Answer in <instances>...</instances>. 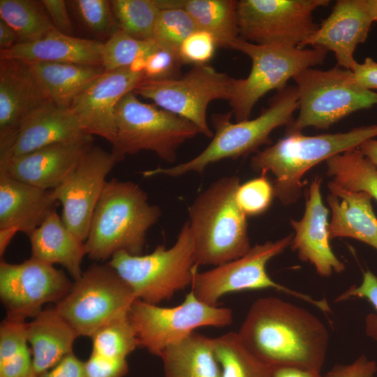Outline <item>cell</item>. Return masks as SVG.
Segmentation results:
<instances>
[{"mask_svg": "<svg viewBox=\"0 0 377 377\" xmlns=\"http://www.w3.org/2000/svg\"><path fill=\"white\" fill-rule=\"evenodd\" d=\"M28 343L31 347L34 377H38L73 353L79 337L55 307L43 309L26 323Z\"/></svg>", "mask_w": 377, "mask_h": 377, "instance_id": "484cf974", "label": "cell"}, {"mask_svg": "<svg viewBox=\"0 0 377 377\" xmlns=\"http://www.w3.org/2000/svg\"><path fill=\"white\" fill-rule=\"evenodd\" d=\"M298 94V115L286 126V134L308 127L327 129L358 110L377 105V92L355 80L351 70L336 66L306 69L293 79Z\"/></svg>", "mask_w": 377, "mask_h": 377, "instance_id": "ba28073f", "label": "cell"}, {"mask_svg": "<svg viewBox=\"0 0 377 377\" xmlns=\"http://www.w3.org/2000/svg\"><path fill=\"white\" fill-rule=\"evenodd\" d=\"M240 184L237 176L221 177L188 207L196 265L215 267L242 256L251 247L247 216L236 200Z\"/></svg>", "mask_w": 377, "mask_h": 377, "instance_id": "3957f363", "label": "cell"}, {"mask_svg": "<svg viewBox=\"0 0 377 377\" xmlns=\"http://www.w3.org/2000/svg\"><path fill=\"white\" fill-rule=\"evenodd\" d=\"M135 300L112 267L93 264L75 280L55 309L78 336L91 337L104 325L127 316Z\"/></svg>", "mask_w": 377, "mask_h": 377, "instance_id": "8fae6325", "label": "cell"}, {"mask_svg": "<svg viewBox=\"0 0 377 377\" xmlns=\"http://www.w3.org/2000/svg\"><path fill=\"white\" fill-rule=\"evenodd\" d=\"M272 377H324L318 371L297 367L281 366L273 367Z\"/></svg>", "mask_w": 377, "mask_h": 377, "instance_id": "681fc988", "label": "cell"}, {"mask_svg": "<svg viewBox=\"0 0 377 377\" xmlns=\"http://www.w3.org/2000/svg\"><path fill=\"white\" fill-rule=\"evenodd\" d=\"M54 28L59 32L73 36V27L66 2L64 0H42Z\"/></svg>", "mask_w": 377, "mask_h": 377, "instance_id": "bcb514c9", "label": "cell"}, {"mask_svg": "<svg viewBox=\"0 0 377 377\" xmlns=\"http://www.w3.org/2000/svg\"><path fill=\"white\" fill-rule=\"evenodd\" d=\"M52 190L16 180L0 171V229L14 228L28 236L55 209Z\"/></svg>", "mask_w": 377, "mask_h": 377, "instance_id": "603a6c76", "label": "cell"}, {"mask_svg": "<svg viewBox=\"0 0 377 377\" xmlns=\"http://www.w3.org/2000/svg\"><path fill=\"white\" fill-rule=\"evenodd\" d=\"M373 22L364 0H338L329 16L299 47L331 51L338 66L352 71L357 62L355 49L367 40Z\"/></svg>", "mask_w": 377, "mask_h": 377, "instance_id": "44dd1931", "label": "cell"}, {"mask_svg": "<svg viewBox=\"0 0 377 377\" xmlns=\"http://www.w3.org/2000/svg\"><path fill=\"white\" fill-rule=\"evenodd\" d=\"M29 237L31 258L61 265L75 280L80 277L82 260L87 255L84 242L67 228L56 209Z\"/></svg>", "mask_w": 377, "mask_h": 377, "instance_id": "4316f807", "label": "cell"}, {"mask_svg": "<svg viewBox=\"0 0 377 377\" xmlns=\"http://www.w3.org/2000/svg\"><path fill=\"white\" fill-rule=\"evenodd\" d=\"M93 145V135L53 144L0 163V171L22 182L53 190L74 171Z\"/></svg>", "mask_w": 377, "mask_h": 377, "instance_id": "d6986e66", "label": "cell"}, {"mask_svg": "<svg viewBox=\"0 0 377 377\" xmlns=\"http://www.w3.org/2000/svg\"><path fill=\"white\" fill-rule=\"evenodd\" d=\"M18 230L14 228L0 229V256L3 255L7 246Z\"/></svg>", "mask_w": 377, "mask_h": 377, "instance_id": "f5cc1de1", "label": "cell"}, {"mask_svg": "<svg viewBox=\"0 0 377 377\" xmlns=\"http://www.w3.org/2000/svg\"><path fill=\"white\" fill-rule=\"evenodd\" d=\"M130 287L135 297L158 304L191 285L198 270L188 222L170 248L158 245L147 255L114 253L108 263Z\"/></svg>", "mask_w": 377, "mask_h": 377, "instance_id": "8992f818", "label": "cell"}, {"mask_svg": "<svg viewBox=\"0 0 377 377\" xmlns=\"http://www.w3.org/2000/svg\"><path fill=\"white\" fill-rule=\"evenodd\" d=\"M299 101L295 86H287L277 91L268 106L252 119L231 121L230 112L213 114L211 123L214 130L209 145L191 159L168 168L158 167L141 171L144 177L166 175L177 177L189 172H202L209 165L226 158L237 159L257 152L270 144L271 133L276 128L288 126L294 120Z\"/></svg>", "mask_w": 377, "mask_h": 377, "instance_id": "5b68a950", "label": "cell"}, {"mask_svg": "<svg viewBox=\"0 0 377 377\" xmlns=\"http://www.w3.org/2000/svg\"><path fill=\"white\" fill-rule=\"evenodd\" d=\"M19 43L14 30L0 19V50H6Z\"/></svg>", "mask_w": 377, "mask_h": 377, "instance_id": "f907efd6", "label": "cell"}, {"mask_svg": "<svg viewBox=\"0 0 377 377\" xmlns=\"http://www.w3.org/2000/svg\"><path fill=\"white\" fill-rule=\"evenodd\" d=\"M92 353L113 359H126L139 346L128 316L114 320L98 329L91 337Z\"/></svg>", "mask_w": 377, "mask_h": 377, "instance_id": "8d00e7d4", "label": "cell"}, {"mask_svg": "<svg viewBox=\"0 0 377 377\" xmlns=\"http://www.w3.org/2000/svg\"><path fill=\"white\" fill-rule=\"evenodd\" d=\"M165 377H221L212 338L193 332L161 354Z\"/></svg>", "mask_w": 377, "mask_h": 377, "instance_id": "f1b7e54d", "label": "cell"}, {"mask_svg": "<svg viewBox=\"0 0 377 377\" xmlns=\"http://www.w3.org/2000/svg\"><path fill=\"white\" fill-rule=\"evenodd\" d=\"M321 178L314 177L306 191L305 209L301 219H290L294 235L290 244L303 262L312 264L316 272L327 277L341 273L346 266L332 251L329 237L328 209L323 202Z\"/></svg>", "mask_w": 377, "mask_h": 377, "instance_id": "ffe728a7", "label": "cell"}, {"mask_svg": "<svg viewBox=\"0 0 377 377\" xmlns=\"http://www.w3.org/2000/svg\"><path fill=\"white\" fill-rule=\"evenodd\" d=\"M91 135L84 131L68 108L51 103L28 121L4 147L0 163L59 142Z\"/></svg>", "mask_w": 377, "mask_h": 377, "instance_id": "7402d4cb", "label": "cell"}, {"mask_svg": "<svg viewBox=\"0 0 377 377\" xmlns=\"http://www.w3.org/2000/svg\"><path fill=\"white\" fill-rule=\"evenodd\" d=\"M81 22L92 32L108 38L119 29L110 1H69Z\"/></svg>", "mask_w": 377, "mask_h": 377, "instance_id": "f35d334b", "label": "cell"}, {"mask_svg": "<svg viewBox=\"0 0 377 377\" xmlns=\"http://www.w3.org/2000/svg\"><path fill=\"white\" fill-rule=\"evenodd\" d=\"M183 65L179 52L160 47L145 59L144 80H163L177 77Z\"/></svg>", "mask_w": 377, "mask_h": 377, "instance_id": "b9f144b4", "label": "cell"}, {"mask_svg": "<svg viewBox=\"0 0 377 377\" xmlns=\"http://www.w3.org/2000/svg\"><path fill=\"white\" fill-rule=\"evenodd\" d=\"M87 377H124L128 371L126 359H113L94 353L84 362Z\"/></svg>", "mask_w": 377, "mask_h": 377, "instance_id": "ee69618b", "label": "cell"}, {"mask_svg": "<svg viewBox=\"0 0 377 377\" xmlns=\"http://www.w3.org/2000/svg\"><path fill=\"white\" fill-rule=\"evenodd\" d=\"M274 198L272 182L265 174L240 184L236 192L237 202L246 216H256L265 212Z\"/></svg>", "mask_w": 377, "mask_h": 377, "instance_id": "ab89813d", "label": "cell"}, {"mask_svg": "<svg viewBox=\"0 0 377 377\" xmlns=\"http://www.w3.org/2000/svg\"><path fill=\"white\" fill-rule=\"evenodd\" d=\"M237 334L253 355L272 367L320 371L329 346L328 331L318 317L276 297L256 300Z\"/></svg>", "mask_w": 377, "mask_h": 377, "instance_id": "6da1fadb", "label": "cell"}, {"mask_svg": "<svg viewBox=\"0 0 377 377\" xmlns=\"http://www.w3.org/2000/svg\"><path fill=\"white\" fill-rule=\"evenodd\" d=\"M162 8L168 6L185 10L198 29L212 34L219 47L231 48L239 38L237 1L234 0H161Z\"/></svg>", "mask_w": 377, "mask_h": 377, "instance_id": "f546056e", "label": "cell"}, {"mask_svg": "<svg viewBox=\"0 0 377 377\" xmlns=\"http://www.w3.org/2000/svg\"><path fill=\"white\" fill-rule=\"evenodd\" d=\"M103 45L99 40L76 38L54 29L38 40L0 50V58L102 66Z\"/></svg>", "mask_w": 377, "mask_h": 377, "instance_id": "d4e9b609", "label": "cell"}, {"mask_svg": "<svg viewBox=\"0 0 377 377\" xmlns=\"http://www.w3.org/2000/svg\"><path fill=\"white\" fill-rule=\"evenodd\" d=\"M327 175L338 186L351 192H364L377 201V167L359 147L325 161Z\"/></svg>", "mask_w": 377, "mask_h": 377, "instance_id": "4dcf8cb0", "label": "cell"}, {"mask_svg": "<svg viewBox=\"0 0 377 377\" xmlns=\"http://www.w3.org/2000/svg\"><path fill=\"white\" fill-rule=\"evenodd\" d=\"M359 149L377 167V139L371 138L362 142Z\"/></svg>", "mask_w": 377, "mask_h": 377, "instance_id": "816d5d0a", "label": "cell"}, {"mask_svg": "<svg viewBox=\"0 0 377 377\" xmlns=\"http://www.w3.org/2000/svg\"><path fill=\"white\" fill-rule=\"evenodd\" d=\"M26 323L5 318L0 326V377H34Z\"/></svg>", "mask_w": 377, "mask_h": 377, "instance_id": "836d02e7", "label": "cell"}, {"mask_svg": "<svg viewBox=\"0 0 377 377\" xmlns=\"http://www.w3.org/2000/svg\"><path fill=\"white\" fill-rule=\"evenodd\" d=\"M328 0L237 1L239 38L258 45L300 47L318 28L313 17Z\"/></svg>", "mask_w": 377, "mask_h": 377, "instance_id": "5bb4252c", "label": "cell"}, {"mask_svg": "<svg viewBox=\"0 0 377 377\" xmlns=\"http://www.w3.org/2000/svg\"><path fill=\"white\" fill-rule=\"evenodd\" d=\"M251 60L245 78H234L230 112L236 121L249 119L253 107L268 92L282 90L302 71L324 63L327 52L286 45H258L239 38L231 46Z\"/></svg>", "mask_w": 377, "mask_h": 377, "instance_id": "52a82bcc", "label": "cell"}, {"mask_svg": "<svg viewBox=\"0 0 377 377\" xmlns=\"http://www.w3.org/2000/svg\"><path fill=\"white\" fill-rule=\"evenodd\" d=\"M161 214L138 184L115 178L107 181L84 242L87 255L96 261L110 259L119 251L142 255L147 232Z\"/></svg>", "mask_w": 377, "mask_h": 377, "instance_id": "7a4b0ae2", "label": "cell"}, {"mask_svg": "<svg viewBox=\"0 0 377 377\" xmlns=\"http://www.w3.org/2000/svg\"><path fill=\"white\" fill-rule=\"evenodd\" d=\"M197 29L193 20L185 10L164 7L156 18L153 40L160 47L179 52L182 43Z\"/></svg>", "mask_w": 377, "mask_h": 377, "instance_id": "74e56055", "label": "cell"}, {"mask_svg": "<svg viewBox=\"0 0 377 377\" xmlns=\"http://www.w3.org/2000/svg\"><path fill=\"white\" fill-rule=\"evenodd\" d=\"M128 317L139 346L157 356L198 327H223L230 325L233 320L230 309L205 304L192 290L182 303L172 307H162L136 299Z\"/></svg>", "mask_w": 377, "mask_h": 377, "instance_id": "7c38bea8", "label": "cell"}, {"mask_svg": "<svg viewBox=\"0 0 377 377\" xmlns=\"http://www.w3.org/2000/svg\"><path fill=\"white\" fill-rule=\"evenodd\" d=\"M326 200L332 217L328 232L330 240L337 237L352 238L377 250V217L373 210L371 195L364 192L346 191L332 181Z\"/></svg>", "mask_w": 377, "mask_h": 377, "instance_id": "cb8c5ba5", "label": "cell"}, {"mask_svg": "<svg viewBox=\"0 0 377 377\" xmlns=\"http://www.w3.org/2000/svg\"><path fill=\"white\" fill-rule=\"evenodd\" d=\"M217 47L212 34L197 29L182 43L179 55L183 64L205 65L212 59Z\"/></svg>", "mask_w": 377, "mask_h": 377, "instance_id": "60d3db41", "label": "cell"}, {"mask_svg": "<svg viewBox=\"0 0 377 377\" xmlns=\"http://www.w3.org/2000/svg\"><path fill=\"white\" fill-rule=\"evenodd\" d=\"M353 297L366 299L377 311V276L372 272L365 271L360 284L350 286L340 294L335 302H340ZM365 328L367 334L377 341V314L367 315Z\"/></svg>", "mask_w": 377, "mask_h": 377, "instance_id": "7bdbcfd3", "label": "cell"}, {"mask_svg": "<svg viewBox=\"0 0 377 377\" xmlns=\"http://www.w3.org/2000/svg\"><path fill=\"white\" fill-rule=\"evenodd\" d=\"M143 80L142 71L131 67L105 72L75 98L68 109L84 131L112 145L116 138V107Z\"/></svg>", "mask_w": 377, "mask_h": 377, "instance_id": "e0dca14e", "label": "cell"}, {"mask_svg": "<svg viewBox=\"0 0 377 377\" xmlns=\"http://www.w3.org/2000/svg\"><path fill=\"white\" fill-rule=\"evenodd\" d=\"M364 3L373 22H377V0H364Z\"/></svg>", "mask_w": 377, "mask_h": 377, "instance_id": "db71d44e", "label": "cell"}, {"mask_svg": "<svg viewBox=\"0 0 377 377\" xmlns=\"http://www.w3.org/2000/svg\"><path fill=\"white\" fill-rule=\"evenodd\" d=\"M117 163L111 151L93 145L74 171L52 196L62 205L61 219L67 228L85 242L96 204L107 182L106 177Z\"/></svg>", "mask_w": 377, "mask_h": 377, "instance_id": "2e32d148", "label": "cell"}, {"mask_svg": "<svg viewBox=\"0 0 377 377\" xmlns=\"http://www.w3.org/2000/svg\"><path fill=\"white\" fill-rule=\"evenodd\" d=\"M293 233L251 246L242 256L202 272H195L191 290L202 302L216 306L225 295L244 290L274 289L302 300L325 313L332 312L325 299L316 300L274 281L267 274V264L283 253L292 242Z\"/></svg>", "mask_w": 377, "mask_h": 377, "instance_id": "30bf717a", "label": "cell"}, {"mask_svg": "<svg viewBox=\"0 0 377 377\" xmlns=\"http://www.w3.org/2000/svg\"><path fill=\"white\" fill-rule=\"evenodd\" d=\"M0 19L15 32L19 43H32L56 29L42 2L0 0Z\"/></svg>", "mask_w": 377, "mask_h": 377, "instance_id": "1f68e13d", "label": "cell"}, {"mask_svg": "<svg viewBox=\"0 0 377 377\" xmlns=\"http://www.w3.org/2000/svg\"><path fill=\"white\" fill-rule=\"evenodd\" d=\"M38 377H87L84 362L80 360L73 353L66 355L52 369Z\"/></svg>", "mask_w": 377, "mask_h": 377, "instance_id": "7dc6e473", "label": "cell"}, {"mask_svg": "<svg viewBox=\"0 0 377 377\" xmlns=\"http://www.w3.org/2000/svg\"><path fill=\"white\" fill-rule=\"evenodd\" d=\"M376 137L377 124L336 133L286 134L274 144L258 151L251 157L250 166L260 175L272 174L274 197L283 205H290L300 198L304 185L302 179L311 168Z\"/></svg>", "mask_w": 377, "mask_h": 377, "instance_id": "277c9868", "label": "cell"}, {"mask_svg": "<svg viewBox=\"0 0 377 377\" xmlns=\"http://www.w3.org/2000/svg\"><path fill=\"white\" fill-rule=\"evenodd\" d=\"M376 372V362L361 355L349 364L335 365L325 377H374Z\"/></svg>", "mask_w": 377, "mask_h": 377, "instance_id": "f6af8a7d", "label": "cell"}, {"mask_svg": "<svg viewBox=\"0 0 377 377\" xmlns=\"http://www.w3.org/2000/svg\"><path fill=\"white\" fill-rule=\"evenodd\" d=\"M27 63L51 101L68 109L76 96L105 72L100 65Z\"/></svg>", "mask_w": 377, "mask_h": 377, "instance_id": "83f0119b", "label": "cell"}, {"mask_svg": "<svg viewBox=\"0 0 377 377\" xmlns=\"http://www.w3.org/2000/svg\"><path fill=\"white\" fill-rule=\"evenodd\" d=\"M72 284L64 272L33 258L20 264L0 263V297L10 320L34 318L45 304L60 302Z\"/></svg>", "mask_w": 377, "mask_h": 377, "instance_id": "9a60e30c", "label": "cell"}, {"mask_svg": "<svg viewBox=\"0 0 377 377\" xmlns=\"http://www.w3.org/2000/svg\"><path fill=\"white\" fill-rule=\"evenodd\" d=\"M212 342L221 377H272L273 367L253 355L237 332L212 338Z\"/></svg>", "mask_w": 377, "mask_h": 377, "instance_id": "d6a6232c", "label": "cell"}, {"mask_svg": "<svg viewBox=\"0 0 377 377\" xmlns=\"http://www.w3.org/2000/svg\"><path fill=\"white\" fill-rule=\"evenodd\" d=\"M119 29L136 39L154 40V29L161 6L159 0L110 1Z\"/></svg>", "mask_w": 377, "mask_h": 377, "instance_id": "e575fe53", "label": "cell"}, {"mask_svg": "<svg viewBox=\"0 0 377 377\" xmlns=\"http://www.w3.org/2000/svg\"><path fill=\"white\" fill-rule=\"evenodd\" d=\"M352 72L360 86L371 91L377 89V62L371 57H367L362 63L357 62Z\"/></svg>", "mask_w": 377, "mask_h": 377, "instance_id": "c3c4849f", "label": "cell"}, {"mask_svg": "<svg viewBox=\"0 0 377 377\" xmlns=\"http://www.w3.org/2000/svg\"><path fill=\"white\" fill-rule=\"evenodd\" d=\"M234 78L209 66H193L182 76L163 80H143L133 92L157 106L194 124L200 133L212 138L207 118L209 104L229 101Z\"/></svg>", "mask_w": 377, "mask_h": 377, "instance_id": "4fadbf2b", "label": "cell"}, {"mask_svg": "<svg viewBox=\"0 0 377 377\" xmlns=\"http://www.w3.org/2000/svg\"><path fill=\"white\" fill-rule=\"evenodd\" d=\"M51 103L27 62L0 58V148Z\"/></svg>", "mask_w": 377, "mask_h": 377, "instance_id": "ac0fdd59", "label": "cell"}, {"mask_svg": "<svg viewBox=\"0 0 377 377\" xmlns=\"http://www.w3.org/2000/svg\"><path fill=\"white\" fill-rule=\"evenodd\" d=\"M158 46L154 40H142L119 29L105 42L102 50V66L105 72L131 67L145 60Z\"/></svg>", "mask_w": 377, "mask_h": 377, "instance_id": "d590c367", "label": "cell"}, {"mask_svg": "<svg viewBox=\"0 0 377 377\" xmlns=\"http://www.w3.org/2000/svg\"><path fill=\"white\" fill-rule=\"evenodd\" d=\"M115 121L116 138L111 153L117 163L143 150L174 163L180 146L200 133L191 122L155 104L142 102L133 91L118 103Z\"/></svg>", "mask_w": 377, "mask_h": 377, "instance_id": "9c48e42d", "label": "cell"}]
</instances>
